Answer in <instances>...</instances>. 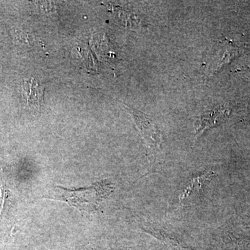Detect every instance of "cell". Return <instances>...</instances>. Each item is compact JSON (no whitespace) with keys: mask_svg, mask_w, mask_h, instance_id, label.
<instances>
[{"mask_svg":"<svg viewBox=\"0 0 250 250\" xmlns=\"http://www.w3.org/2000/svg\"><path fill=\"white\" fill-rule=\"evenodd\" d=\"M23 93L27 104L34 109H39L43 101L44 88L34 79L25 80L23 85Z\"/></svg>","mask_w":250,"mask_h":250,"instance_id":"obj_3","label":"cell"},{"mask_svg":"<svg viewBox=\"0 0 250 250\" xmlns=\"http://www.w3.org/2000/svg\"><path fill=\"white\" fill-rule=\"evenodd\" d=\"M128 111L131 113L135 119L138 129L142 135L146 147L151 154L156 153L161 146V135L160 130L150 117L147 116L141 111L129 109Z\"/></svg>","mask_w":250,"mask_h":250,"instance_id":"obj_2","label":"cell"},{"mask_svg":"<svg viewBox=\"0 0 250 250\" xmlns=\"http://www.w3.org/2000/svg\"><path fill=\"white\" fill-rule=\"evenodd\" d=\"M227 115L225 110L222 108L207 112L196 124V134H200L205 129L218 125Z\"/></svg>","mask_w":250,"mask_h":250,"instance_id":"obj_4","label":"cell"},{"mask_svg":"<svg viewBox=\"0 0 250 250\" xmlns=\"http://www.w3.org/2000/svg\"><path fill=\"white\" fill-rule=\"evenodd\" d=\"M114 190L113 184L107 180L96 182L88 187L68 189L54 186L49 189L45 199L66 202L82 212L97 211L102 202Z\"/></svg>","mask_w":250,"mask_h":250,"instance_id":"obj_1","label":"cell"}]
</instances>
